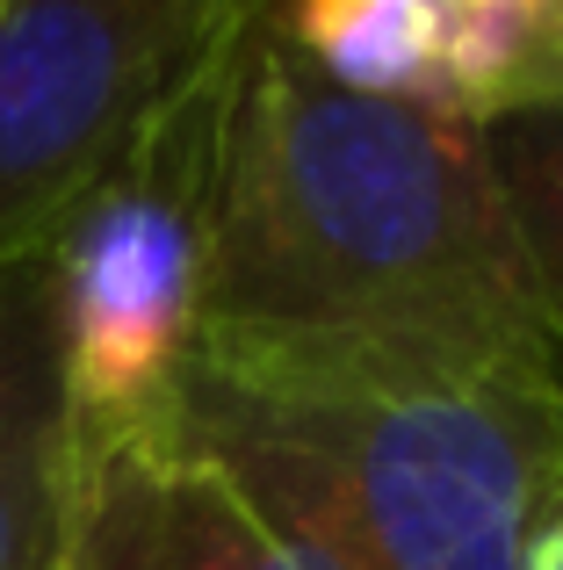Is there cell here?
Returning a JSON list of instances; mask_svg holds the SVG:
<instances>
[{"instance_id":"1","label":"cell","mask_w":563,"mask_h":570,"mask_svg":"<svg viewBox=\"0 0 563 570\" xmlns=\"http://www.w3.org/2000/svg\"><path fill=\"white\" fill-rule=\"evenodd\" d=\"M203 333L368 340L563 383L477 124L325 80L275 14L225 130Z\"/></svg>"},{"instance_id":"2","label":"cell","mask_w":563,"mask_h":570,"mask_svg":"<svg viewBox=\"0 0 563 570\" xmlns=\"http://www.w3.org/2000/svg\"><path fill=\"white\" fill-rule=\"evenodd\" d=\"M174 426L304 570H521L563 491V383L419 347L203 333Z\"/></svg>"},{"instance_id":"3","label":"cell","mask_w":563,"mask_h":570,"mask_svg":"<svg viewBox=\"0 0 563 570\" xmlns=\"http://www.w3.org/2000/svg\"><path fill=\"white\" fill-rule=\"evenodd\" d=\"M254 37L174 95L37 238L72 448L174 426L210 304L225 130Z\"/></svg>"},{"instance_id":"4","label":"cell","mask_w":563,"mask_h":570,"mask_svg":"<svg viewBox=\"0 0 563 570\" xmlns=\"http://www.w3.org/2000/svg\"><path fill=\"white\" fill-rule=\"evenodd\" d=\"M268 14L275 0H0V253L37 246Z\"/></svg>"},{"instance_id":"5","label":"cell","mask_w":563,"mask_h":570,"mask_svg":"<svg viewBox=\"0 0 563 570\" xmlns=\"http://www.w3.org/2000/svg\"><path fill=\"white\" fill-rule=\"evenodd\" d=\"M275 37L354 95L463 124L563 95V0H275Z\"/></svg>"},{"instance_id":"6","label":"cell","mask_w":563,"mask_h":570,"mask_svg":"<svg viewBox=\"0 0 563 570\" xmlns=\"http://www.w3.org/2000/svg\"><path fill=\"white\" fill-rule=\"evenodd\" d=\"M58 570H304L181 426L72 448Z\"/></svg>"},{"instance_id":"7","label":"cell","mask_w":563,"mask_h":570,"mask_svg":"<svg viewBox=\"0 0 563 570\" xmlns=\"http://www.w3.org/2000/svg\"><path fill=\"white\" fill-rule=\"evenodd\" d=\"M72 419L58 383L43 253H0V570H58Z\"/></svg>"},{"instance_id":"8","label":"cell","mask_w":563,"mask_h":570,"mask_svg":"<svg viewBox=\"0 0 563 570\" xmlns=\"http://www.w3.org/2000/svg\"><path fill=\"white\" fill-rule=\"evenodd\" d=\"M484 153H492L498 195L513 209V232H521L527 275L542 289V311H550V333L563 354V95L535 101V109H513L477 124Z\"/></svg>"},{"instance_id":"9","label":"cell","mask_w":563,"mask_h":570,"mask_svg":"<svg viewBox=\"0 0 563 570\" xmlns=\"http://www.w3.org/2000/svg\"><path fill=\"white\" fill-rule=\"evenodd\" d=\"M521 570H563V491L550 505H542V520H535V542H527V563Z\"/></svg>"}]
</instances>
